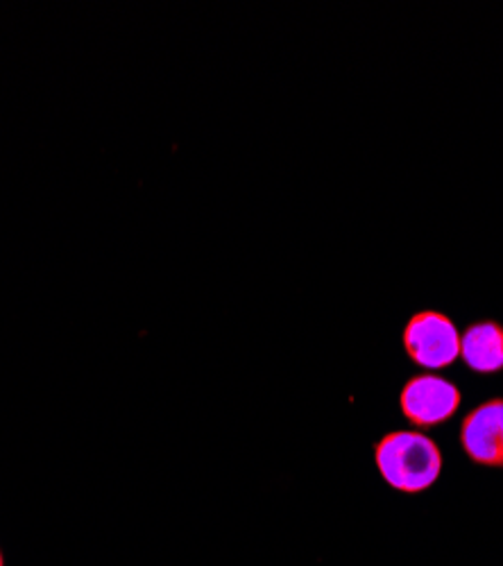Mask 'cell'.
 I'll return each instance as SVG.
<instances>
[{
    "label": "cell",
    "mask_w": 503,
    "mask_h": 566,
    "mask_svg": "<svg viewBox=\"0 0 503 566\" xmlns=\"http://www.w3.org/2000/svg\"><path fill=\"white\" fill-rule=\"evenodd\" d=\"M375 464L392 490L420 494L440 479L442 451L420 431H392L375 444Z\"/></svg>",
    "instance_id": "6da1fadb"
},
{
    "label": "cell",
    "mask_w": 503,
    "mask_h": 566,
    "mask_svg": "<svg viewBox=\"0 0 503 566\" xmlns=\"http://www.w3.org/2000/svg\"><path fill=\"white\" fill-rule=\"evenodd\" d=\"M461 358L474 374L503 371V324L481 319L461 334Z\"/></svg>",
    "instance_id": "5b68a950"
},
{
    "label": "cell",
    "mask_w": 503,
    "mask_h": 566,
    "mask_svg": "<svg viewBox=\"0 0 503 566\" xmlns=\"http://www.w3.org/2000/svg\"><path fill=\"white\" fill-rule=\"evenodd\" d=\"M463 453L479 467L503 469V397L470 410L461 423Z\"/></svg>",
    "instance_id": "277c9868"
},
{
    "label": "cell",
    "mask_w": 503,
    "mask_h": 566,
    "mask_svg": "<svg viewBox=\"0 0 503 566\" xmlns=\"http://www.w3.org/2000/svg\"><path fill=\"white\" fill-rule=\"evenodd\" d=\"M0 566H6V559H3V553H0Z\"/></svg>",
    "instance_id": "8992f818"
},
{
    "label": "cell",
    "mask_w": 503,
    "mask_h": 566,
    "mask_svg": "<svg viewBox=\"0 0 503 566\" xmlns=\"http://www.w3.org/2000/svg\"><path fill=\"white\" fill-rule=\"evenodd\" d=\"M463 392L444 376L425 371L410 376L399 395L401 415L418 429H433L459 412Z\"/></svg>",
    "instance_id": "3957f363"
},
{
    "label": "cell",
    "mask_w": 503,
    "mask_h": 566,
    "mask_svg": "<svg viewBox=\"0 0 503 566\" xmlns=\"http://www.w3.org/2000/svg\"><path fill=\"white\" fill-rule=\"evenodd\" d=\"M406 356L425 369H444L461 356V334L442 311H420L404 326Z\"/></svg>",
    "instance_id": "7a4b0ae2"
}]
</instances>
